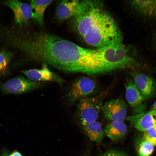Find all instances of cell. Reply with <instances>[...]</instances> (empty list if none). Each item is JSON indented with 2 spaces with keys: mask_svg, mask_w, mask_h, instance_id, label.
I'll use <instances>...</instances> for the list:
<instances>
[{
  "mask_svg": "<svg viewBox=\"0 0 156 156\" xmlns=\"http://www.w3.org/2000/svg\"><path fill=\"white\" fill-rule=\"evenodd\" d=\"M19 41L21 48L30 58L60 70L92 74L95 68L96 57L93 49L55 35L35 32Z\"/></svg>",
  "mask_w": 156,
  "mask_h": 156,
  "instance_id": "6da1fadb",
  "label": "cell"
},
{
  "mask_svg": "<svg viewBox=\"0 0 156 156\" xmlns=\"http://www.w3.org/2000/svg\"><path fill=\"white\" fill-rule=\"evenodd\" d=\"M74 21L77 32L90 46L99 49L122 43L117 25L101 2L83 1L81 10Z\"/></svg>",
  "mask_w": 156,
  "mask_h": 156,
  "instance_id": "7a4b0ae2",
  "label": "cell"
},
{
  "mask_svg": "<svg viewBox=\"0 0 156 156\" xmlns=\"http://www.w3.org/2000/svg\"><path fill=\"white\" fill-rule=\"evenodd\" d=\"M100 64V73L125 67L134 68L137 63L128 55L122 43L96 49Z\"/></svg>",
  "mask_w": 156,
  "mask_h": 156,
  "instance_id": "3957f363",
  "label": "cell"
},
{
  "mask_svg": "<svg viewBox=\"0 0 156 156\" xmlns=\"http://www.w3.org/2000/svg\"><path fill=\"white\" fill-rule=\"evenodd\" d=\"M101 96H86L81 99L77 111L82 122L96 121L102 107Z\"/></svg>",
  "mask_w": 156,
  "mask_h": 156,
  "instance_id": "277c9868",
  "label": "cell"
},
{
  "mask_svg": "<svg viewBox=\"0 0 156 156\" xmlns=\"http://www.w3.org/2000/svg\"><path fill=\"white\" fill-rule=\"evenodd\" d=\"M40 86L38 82L34 81L19 76L2 84L0 89L4 94H20L35 90Z\"/></svg>",
  "mask_w": 156,
  "mask_h": 156,
  "instance_id": "5b68a950",
  "label": "cell"
},
{
  "mask_svg": "<svg viewBox=\"0 0 156 156\" xmlns=\"http://www.w3.org/2000/svg\"><path fill=\"white\" fill-rule=\"evenodd\" d=\"M96 85L92 79L82 77L77 79L72 84L68 92V98L69 102L74 103L94 92Z\"/></svg>",
  "mask_w": 156,
  "mask_h": 156,
  "instance_id": "8992f818",
  "label": "cell"
},
{
  "mask_svg": "<svg viewBox=\"0 0 156 156\" xmlns=\"http://www.w3.org/2000/svg\"><path fill=\"white\" fill-rule=\"evenodd\" d=\"M127 105L123 100L117 99L106 102L101 110L104 116L112 121L123 122L127 114Z\"/></svg>",
  "mask_w": 156,
  "mask_h": 156,
  "instance_id": "52a82bcc",
  "label": "cell"
},
{
  "mask_svg": "<svg viewBox=\"0 0 156 156\" xmlns=\"http://www.w3.org/2000/svg\"><path fill=\"white\" fill-rule=\"evenodd\" d=\"M125 98L132 109V115L142 112V104L144 99L134 80L130 78L125 83Z\"/></svg>",
  "mask_w": 156,
  "mask_h": 156,
  "instance_id": "ba28073f",
  "label": "cell"
},
{
  "mask_svg": "<svg viewBox=\"0 0 156 156\" xmlns=\"http://www.w3.org/2000/svg\"><path fill=\"white\" fill-rule=\"evenodd\" d=\"M4 4L13 11L15 21L19 26L27 23L32 18V12L30 5L16 0L4 1Z\"/></svg>",
  "mask_w": 156,
  "mask_h": 156,
  "instance_id": "9c48e42d",
  "label": "cell"
},
{
  "mask_svg": "<svg viewBox=\"0 0 156 156\" xmlns=\"http://www.w3.org/2000/svg\"><path fill=\"white\" fill-rule=\"evenodd\" d=\"M82 1L63 0L58 4L56 9V15L60 21H64L71 17H75L80 13Z\"/></svg>",
  "mask_w": 156,
  "mask_h": 156,
  "instance_id": "30bf717a",
  "label": "cell"
},
{
  "mask_svg": "<svg viewBox=\"0 0 156 156\" xmlns=\"http://www.w3.org/2000/svg\"><path fill=\"white\" fill-rule=\"evenodd\" d=\"M21 72L29 79L34 81H52L61 83L64 81L62 78L46 67L41 69H33Z\"/></svg>",
  "mask_w": 156,
  "mask_h": 156,
  "instance_id": "8fae6325",
  "label": "cell"
},
{
  "mask_svg": "<svg viewBox=\"0 0 156 156\" xmlns=\"http://www.w3.org/2000/svg\"><path fill=\"white\" fill-rule=\"evenodd\" d=\"M127 119L136 129L143 132L156 124V120L151 110L128 116Z\"/></svg>",
  "mask_w": 156,
  "mask_h": 156,
  "instance_id": "7c38bea8",
  "label": "cell"
},
{
  "mask_svg": "<svg viewBox=\"0 0 156 156\" xmlns=\"http://www.w3.org/2000/svg\"><path fill=\"white\" fill-rule=\"evenodd\" d=\"M144 99L148 98L153 94L155 84L152 79L142 73L133 72L130 74Z\"/></svg>",
  "mask_w": 156,
  "mask_h": 156,
  "instance_id": "4fadbf2b",
  "label": "cell"
},
{
  "mask_svg": "<svg viewBox=\"0 0 156 156\" xmlns=\"http://www.w3.org/2000/svg\"><path fill=\"white\" fill-rule=\"evenodd\" d=\"M131 3L138 12L148 19L156 21V0H134Z\"/></svg>",
  "mask_w": 156,
  "mask_h": 156,
  "instance_id": "5bb4252c",
  "label": "cell"
},
{
  "mask_svg": "<svg viewBox=\"0 0 156 156\" xmlns=\"http://www.w3.org/2000/svg\"><path fill=\"white\" fill-rule=\"evenodd\" d=\"M104 131L112 141H118L125 137L127 132V127L123 122L111 121L106 125Z\"/></svg>",
  "mask_w": 156,
  "mask_h": 156,
  "instance_id": "9a60e30c",
  "label": "cell"
},
{
  "mask_svg": "<svg viewBox=\"0 0 156 156\" xmlns=\"http://www.w3.org/2000/svg\"><path fill=\"white\" fill-rule=\"evenodd\" d=\"M84 130L90 141L100 143L103 138L104 131L101 123L96 121L89 122H82Z\"/></svg>",
  "mask_w": 156,
  "mask_h": 156,
  "instance_id": "2e32d148",
  "label": "cell"
},
{
  "mask_svg": "<svg viewBox=\"0 0 156 156\" xmlns=\"http://www.w3.org/2000/svg\"><path fill=\"white\" fill-rule=\"evenodd\" d=\"M53 1V0H32L30 6L32 12V18L40 25L43 23L44 13L47 7Z\"/></svg>",
  "mask_w": 156,
  "mask_h": 156,
  "instance_id": "e0dca14e",
  "label": "cell"
},
{
  "mask_svg": "<svg viewBox=\"0 0 156 156\" xmlns=\"http://www.w3.org/2000/svg\"><path fill=\"white\" fill-rule=\"evenodd\" d=\"M13 56V53L9 51L3 50L0 52V75L7 73L9 64Z\"/></svg>",
  "mask_w": 156,
  "mask_h": 156,
  "instance_id": "ac0fdd59",
  "label": "cell"
},
{
  "mask_svg": "<svg viewBox=\"0 0 156 156\" xmlns=\"http://www.w3.org/2000/svg\"><path fill=\"white\" fill-rule=\"evenodd\" d=\"M154 146L148 141L143 139L138 148V156H149L153 152Z\"/></svg>",
  "mask_w": 156,
  "mask_h": 156,
  "instance_id": "d6986e66",
  "label": "cell"
},
{
  "mask_svg": "<svg viewBox=\"0 0 156 156\" xmlns=\"http://www.w3.org/2000/svg\"><path fill=\"white\" fill-rule=\"evenodd\" d=\"M143 139L156 146V124L152 127L144 132Z\"/></svg>",
  "mask_w": 156,
  "mask_h": 156,
  "instance_id": "ffe728a7",
  "label": "cell"
},
{
  "mask_svg": "<svg viewBox=\"0 0 156 156\" xmlns=\"http://www.w3.org/2000/svg\"><path fill=\"white\" fill-rule=\"evenodd\" d=\"M101 156H127L124 153L120 151L111 149L106 151Z\"/></svg>",
  "mask_w": 156,
  "mask_h": 156,
  "instance_id": "44dd1931",
  "label": "cell"
},
{
  "mask_svg": "<svg viewBox=\"0 0 156 156\" xmlns=\"http://www.w3.org/2000/svg\"><path fill=\"white\" fill-rule=\"evenodd\" d=\"M153 49L156 52V32L155 33L153 38Z\"/></svg>",
  "mask_w": 156,
  "mask_h": 156,
  "instance_id": "7402d4cb",
  "label": "cell"
},
{
  "mask_svg": "<svg viewBox=\"0 0 156 156\" xmlns=\"http://www.w3.org/2000/svg\"><path fill=\"white\" fill-rule=\"evenodd\" d=\"M8 156H22V155L19 152L16 151L9 155Z\"/></svg>",
  "mask_w": 156,
  "mask_h": 156,
  "instance_id": "603a6c76",
  "label": "cell"
},
{
  "mask_svg": "<svg viewBox=\"0 0 156 156\" xmlns=\"http://www.w3.org/2000/svg\"><path fill=\"white\" fill-rule=\"evenodd\" d=\"M152 110L156 111V101L154 103L153 105Z\"/></svg>",
  "mask_w": 156,
  "mask_h": 156,
  "instance_id": "cb8c5ba5",
  "label": "cell"
},
{
  "mask_svg": "<svg viewBox=\"0 0 156 156\" xmlns=\"http://www.w3.org/2000/svg\"><path fill=\"white\" fill-rule=\"evenodd\" d=\"M9 155L7 152L4 151L3 152L1 156H8Z\"/></svg>",
  "mask_w": 156,
  "mask_h": 156,
  "instance_id": "d4e9b609",
  "label": "cell"
},
{
  "mask_svg": "<svg viewBox=\"0 0 156 156\" xmlns=\"http://www.w3.org/2000/svg\"><path fill=\"white\" fill-rule=\"evenodd\" d=\"M151 110L152 111L154 118L156 120V111Z\"/></svg>",
  "mask_w": 156,
  "mask_h": 156,
  "instance_id": "484cf974",
  "label": "cell"
}]
</instances>
